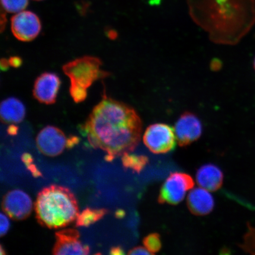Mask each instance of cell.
Wrapping results in <instances>:
<instances>
[{
  "label": "cell",
  "instance_id": "6da1fadb",
  "mask_svg": "<svg viewBox=\"0 0 255 255\" xmlns=\"http://www.w3.org/2000/svg\"><path fill=\"white\" fill-rule=\"evenodd\" d=\"M142 124L133 108L104 95L86 121L89 143L115 157L134 150L141 139Z\"/></svg>",
  "mask_w": 255,
  "mask_h": 255
},
{
  "label": "cell",
  "instance_id": "7a4b0ae2",
  "mask_svg": "<svg viewBox=\"0 0 255 255\" xmlns=\"http://www.w3.org/2000/svg\"><path fill=\"white\" fill-rule=\"evenodd\" d=\"M190 14L194 21L209 33L212 42L235 45L253 27L255 14L251 8L242 7L230 0L190 4Z\"/></svg>",
  "mask_w": 255,
  "mask_h": 255
},
{
  "label": "cell",
  "instance_id": "3957f363",
  "mask_svg": "<svg viewBox=\"0 0 255 255\" xmlns=\"http://www.w3.org/2000/svg\"><path fill=\"white\" fill-rule=\"evenodd\" d=\"M34 208L38 223L50 229L66 227L79 214L75 194L68 188L59 185L43 188L37 194Z\"/></svg>",
  "mask_w": 255,
  "mask_h": 255
},
{
  "label": "cell",
  "instance_id": "277c9868",
  "mask_svg": "<svg viewBox=\"0 0 255 255\" xmlns=\"http://www.w3.org/2000/svg\"><path fill=\"white\" fill-rule=\"evenodd\" d=\"M102 65L103 62L98 57L86 56L67 63L62 69L71 84L88 89L95 81L109 76V73L101 69Z\"/></svg>",
  "mask_w": 255,
  "mask_h": 255
},
{
  "label": "cell",
  "instance_id": "5b68a950",
  "mask_svg": "<svg viewBox=\"0 0 255 255\" xmlns=\"http://www.w3.org/2000/svg\"><path fill=\"white\" fill-rule=\"evenodd\" d=\"M194 186V180L190 175L181 172L172 173L162 185L158 202L177 205L182 202L187 191L193 189Z\"/></svg>",
  "mask_w": 255,
  "mask_h": 255
},
{
  "label": "cell",
  "instance_id": "8992f818",
  "mask_svg": "<svg viewBox=\"0 0 255 255\" xmlns=\"http://www.w3.org/2000/svg\"><path fill=\"white\" fill-rule=\"evenodd\" d=\"M175 132L172 128L163 123L149 126L143 135V141L149 151L156 154H165L174 150Z\"/></svg>",
  "mask_w": 255,
  "mask_h": 255
},
{
  "label": "cell",
  "instance_id": "52a82bcc",
  "mask_svg": "<svg viewBox=\"0 0 255 255\" xmlns=\"http://www.w3.org/2000/svg\"><path fill=\"white\" fill-rule=\"evenodd\" d=\"M11 28L12 34L16 39L28 42L39 36L41 24L36 14L30 11L24 10L12 16Z\"/></svg>",
  "mask_w": 255,
  "mask_h": 255
},
{
  "label": "cell",
  "instance_id": "ba28073f",
  "mask_svg": "<svg viewBox=\"0 0 255 255\" xmlns=\"http://www.w3.org/2000/svg\"><path fill=\"white\" fill-rule=\"evenodd\" d=\"M2 208L11 219L23 221L30 215L33 210V202L23 190H12L3 197Z\"/></svg>",
  "mask_w": 255,
  "mask_h": 255
},
{
  "label": "cell",
  "instance_id": "9c48e42d",
  "mask_svg": "<svg viewBox=\"0 0 255 255\" xmlns=\"http://www.w3.org/2000/svg\"><path fill=\"white\" fill-rule=\"evenodd\" d=\"M67 138L58 128L48 126L41 129L36 138L37 147L44 155L56 157L66 148Z\"/></svg>",
  "mask_w": 255,
  "mask_h": 255
},
{
  "label": "cell",
  "instance_id": "30bf717a",
  "mask_svg": "<svg viewBox=\"0 0 255 255\" xmlns=\"http://www.w3.org/2000/svg\"><path fill=\"white\" fill-rule=\"evenodd\" d=\"M202 132V122L190 112H185L175 124L174 132L180 146H186L197 141Z\"/></svg>",
  "mask_w": 255,
  "mask_h": 255
},
{
  "label": "cell",
  "instance_id": "8fae6325",
  "mask_svg": "<svg viewBox=\"0 0 255 255\" xmlns=\"http://www.w3.org/2000/svg\"><path fill=\"white\" fill-rule=\"evenodd\" d=\"M79 232L75 229H67L55 234L56 243L52 254L55 255L89 254L90 248L80 241Z\"/></svg>",
  "mask_w": 255,
  "mask_h": 255
},
{
  "label": "cell",
  "instance_id": "7c38bea8",
  "mask_svg": "<svg viewBox=\"0 0 255 255\" xmlns=\"http://www.w3.org/2000/svg\"><path fill=\"white\" fill-rule=\"evenodd\" d=\"M61 86V81L56 73L44 72L35 81L33 94L41 104L52 105L56 103Z\"/></svg>",
  "mask_w": 255,
  "mask_h": 255
},
{
  "label": "cell",
  "instance_id": "4fadbf2b",
  "mask_svg": "<svg viewBox=\"0 0 255 255\" xmlns=\"http://www.w3.org/2000/svg\"><path fill=\"white\" fill-rule=\"evenodd\" d=\"M188 208L196 216H205L212 212L215 207V200L208 190L203 188H195L187 197Z\"/></svg>",
  "mask_w": 255,
  "mask_h": 255
},
{
  "label": "cell",
  "instance_id": "5bb4252c",
  "mask_svg": "<svg viewBox=\"0 0 255 255\" xmlns=\"http://www.w3.org/2000/svg\"><path fill=\"white\" fill-rule=\"evenodd\" d=\"M223 177L221 169L213 164L202 165L197 170L196 175L197 184L210 191L218 190L222 187Z\"/></svg>",
  "mask_w": 255,
  "mask_h": 255
},
{
  "label": "cell",
  "instance_id": "9a60e30c",
  "mask_svg": "<svg viewBox=\"0 0 255 255\" xmlns=\"http://www.w3.org/2000/svg\"><path fill=\"white\" fill-rule=\"evenodd\" d=\"M0 116L4 124H18L24 119L25 108L17 98L10 97L2 101L0 107Z\"/></svg>",
  "mask_w": 255,
  "mask_h": 255
},
{
  "label": "cell",
  "instance_id": "2e32d148",
  "mask_svg": "<svg viewBox=\"0 0 255 255\" xmlns=\"http://www.w3.org/2000/svg\"><path fill=\"white\" fill-rule=\"evenodd\" d=\"M108 213V210L106 209H92L87 207L79 213L76 219V226L77 227H88L100 221Z\"/></svg>",
  "mask_w": 255,
  "mask_h": 255
},
{
  "label": "cell",
  "instance_id": "e0dca14e",
  "mask_svg": "<svg viewBox=\"0 0 255 255\" xmlns=\"http://www.w3.org/2000/svg\"><path fill=\"white\" fill-rule=\"evenodd\" d=\"M148 162V158L145 155L130 154L129 152L123 155L122 162L124 167L130 169L138 173L142 171Z\"/></svg>",
  "mask_w": 255,
  "mask_h": 255
},
{
  "label": "cell",
  "instance_id": "ac0fdd59",
  "mask_svg": "<svg viewBox=\"0 0 255 255\" xmlns=\"http://www.w3.org/2000/svg\"><path fill=\"white\" fill-rule=\"evenodd\" d=\"M2 7L9 13H18L24 11L28 4V0H1Z\"/></svg>",
  "mask_w": 255,
  "mask_h": 255
},
{
  "label": "cell",
  "instance_id": "d6986e66",
  "mask_svg": "<svg viewBox=\"0 0 255 255\" xmlns=\"http://www.w3.org/2000/svg\"><path fill=\"white\" fill-rule=\"evenodd\" d=\"M143 244L152 255L161 250L162 244L161 237L157 233H152L143 239Z\"/></svg>",
  "mask_w": 255,
  "mask_h": 255
},
{
  "label": "cell",
  "instance_id": "ffe728a7",
  "mask_svg": "<svg viewBox=\"0 0 255 255\" xmlns=\"http://www.w3.org/2000/svg\"><path fill=\"white\" fill-rule=\"evenodd\" d=\"M88 89L81 87V86L71 84L70 85L69 92L73 100L76 103H81L84 101L87 98Z\"/></svg>",
  "mask_w": 255,
  "mask_h": 255
},
{
  "label": "cell",
  "instance_id": "44dd1931",
  "mask_svg": "<svg viewBox=\"0 0 255 255\" xmlns=\"http://www.w3.org/2000/svg\"><path fill=\"white\" fill-rule=\"evenodd\" d=\"M9 226H10V223H9L7 216L1 213V215H0V227H1L0 233H1V237L7 234Z\"/></svg>",
  "mask_w": 255,
  "mask_h": 255
},
{
  "label": "cell",
  "instance_id": "7402d4cb",
  "mask_svg": "<svg viewBox=\"0 0 255 255\" xmlns=\"http://www.w3.org/2000/svg\"><path fill=\"white\" fill-rule=\"evenodd\" d=\"M128 254L132 255H152L150 252H149L147 249H146L145 247L144 248L142 247H138L133 248L132 250L129 251Z\"/></svg>",
  "mask_w": 255,
  "mask_h": 255
},
{
  "label": "cell",
  "instance_id": "603a6c76",
  "mask_svg": "<svg viewBox=\"0 0 255 255\" xmlns=\"http://www.w3.org/2000/svg\"><path fill=\"white\" fill-rule=\"evenodd\" d=\"M79 141L80 139L79 137L73 135L69 136L67 138L66 148L69 149L72 148L76 145H78Z\"/></svg>",
  "mask_w": 255,
  "mask_h": 255
},
{
  "label": "cell",
  "instance_id": "cb8c5ba5",
  "mask_svg": "<svg viewBox=\"0 0 255 255\" xmlns=\"http://www.w3.org/2000/svg\"><path fill=\"white\" fill-rule=\"evenodd\" d=\"M9 65L14 67V68H18L22 63V60L19 57H11L8 60Z\"/></svg>",
  "mask_w": 255,
  "mask_h": 255
},
{
  "label": "cell",
  "instance_id": "d4e9b609",
  "mask_svg": "<svg viewBox=\"0 0 255 255\" xmlns=\"http://www.w3.org/2000/svg\"><path fill=\"white\" fill-rule=\"evenodd\" d=\"M21 160L25 165V167L27 165L33 162L34 159L33 156H32L29 153L25 152L21 156Z\"/></svg>",
  "mask_w": 255,
  "mask_h": 255
},
{
  "label": "cell",
  "instance_id": "484cf974",
  "mask_svg": "<svg viewBox=\"0 0 255 255\" xmlns=\"http://www.w3.org/2000/svg\"><path fill=\"white\" fill-rule=\"evenodd\" d=\"M110 255H123L125 254L123 249L121 247H114L111 249Z\"/></svg>",
  "mask_w": 255,
  "mask_h": 255
},
{
  "label": "cell",
  "instance_id": "4316f807",
  "mask_svg": "<svg viewBox=\"0 0 255 255\" xmlns=\"http://www.w3.org/2000/svg\"><path fill=\"white\" fill-rule=\"evenodd\" d=\"M18 132V128L14 125H12L8 128V133L11 135H15L17 134Z\"/></svg>",
  "mask_w": 255,
  "mask_h": 255
},
{
  "label": "cell",
  "instance_id": "83f0119b",
  "mask_svg": "<svg viewBox=\"0 0 255 255\" xmlns=\"http://www.w3.org/2000/svg\"><path fill=\"white\" fill-rule=\"evenodd\" d=\"M126 213L123 210H118L116 213V216L117 218H123L125 216Z\"/></svg>",
  "mask_w": 255,
  "mask_h": 255
},
{
  "label": "cell",
  "instance_id": "f1b7e54d",
  "mask_svg": "<svg viewBox=\"0 0 255 255\" xmlns=\"http://www.w3.org/2000/svg\"><path fill=\"white\" fill-rule=\"evenodd\" d=\"M115 158L116 157H115L114 156L109 154H107V155L105 156V159L107 161L111 162L112 161H113Z\"/></svg>",
  "mask_w": 255,
  "mask_h": 255
},
{
  "label": "cell",
  "instance_id": "f546056e",
  "mask_svg": "<svg viewBox=\"0 0 255 255\" xmlns=\"http://www.w3.org/2000/svg\"><path fill=\"white\" fill-rule=\"evenodd\" d=\"M0 254H1V255H5V252L4 251V250H3V248L2 247V245H1V253H0Z\"/></svg>",
  "mask_w": 255,
  "mask_h": 255
},
{
  "label": "cell",
  "instance_id": "4dcf8cb0",
  "mask_svg": "<svg viewBox=\"0 0 255 255\" xmlns=\"http://www.w3.org/2000/svg\"><path fill=\"white\" fill-rule=\"evenodd\" d=\"M253 66H254V70H255V59H254V60Z\"/></svg>",
  "mask_w": 255,
  "mask_h": 255
},
{
  "label": "cell",
  "instance_id": "1f68e13d",
  "mask_svg": "<svg viewBox=\"0 0 255 255\" xmlns=\"http://www.w3.org/2000/svg\"><path fill=\"white\" fill-rule=\"evenodd\" d=\"M34 1H42V0H34Z\"/></svg>",
  "mask_w": 255,
  "mask_h": 255
}]
</instances>
